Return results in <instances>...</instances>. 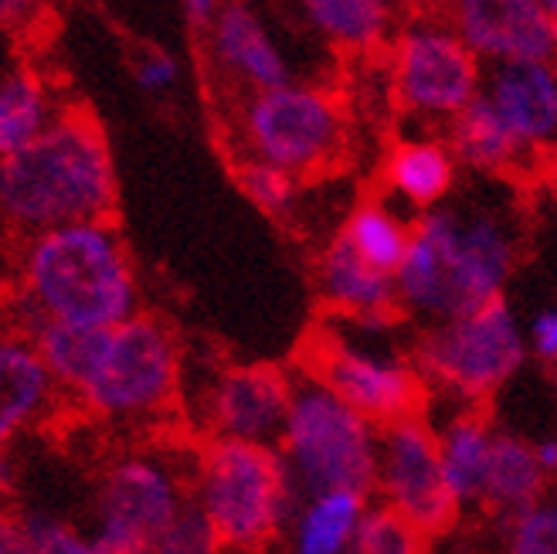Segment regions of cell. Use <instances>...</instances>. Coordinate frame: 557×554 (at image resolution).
<instances>
[{
  "instance_id": "1",
  "label": "cell",
  "mask_w": 557,
  "mask_h": 554,
  "mask_svg": "<svg viewBox=\"0 0 557 554\" xmlns=\"http://www.w3.org/2000/svg\"><path fill=\"white\" fill-rule=\"evenodd\" d=\"M32 344L54 381L106 422H150L181 392V350L160 320L136 313L116 327L41 323Z\"/></svg>"
},
{
  "instance_id": "2",
  "label": "cell",
  "mask_w": 557,
  "mask_h": 554,
  "mask_svg": "<svg viewBox=\"0 0 557 554\" xmlns=\"http://www.w3.org/2000/svg\"><path fill=\"white\" fill-rule=\"evenodd\" d=\"M113 208V150L86 109H59L41 136L0 160V221L24 235L109 221Z\"/></svg>"
},
{
  "instance_id": "3",
  "label": "cell",
  "mask_w": 557,
  "mask_h": 554,
  "mask_svg": "<svg viewBox=\"0 0 557 554\" xmlns=\"http://www.w3.org/2000/svg\"><path fill=\"white\" fill-rule=\"evenodd\" d=\"M513 259L517 242L499 214L429 208L395 272L398 307L429 323L472 313L504 296Z\"/></svg>"
},
{
  "instance_id": "4",
  "label": "cell",
  "mask_w": 557,
  "mask_h": 554,
  "mask_svg": "<svg viewBox=\"0 0 557 554\" xmlns=\"http://www.w3.org/2000/svg\"><path fill=\"white\" fill-rule=\"evenodd\" d=\"M27 323L116 327L136 317L139 286L129 253L109 221H78L32 235L21 256Z\"/></svg>"
},
{
  "instance_id": "5",
  "label": "cell",
  "mask_w": 557,
  "mask_h": 554,
  "mask_svg": "<svg viewBox=\"0 0 557 554\" xmlns=\"http://www.w3.org/2000/svg\"><path fill=\"white\" fill-rule=\"evenodd\" d=\"M299 501L275 446L211 439L190 466V507L205 517L218 547L265 551L286 534Z\"/></svg>"
},
{
  "instance_id": "6",
  "label": "cell",
  "mask_w": 557,
  "mask_h": 554,
  "mask_svg": "<svg viewBox=\"0 0 557 554\" xmlns=\"http://www.w3.org/2000/svg\"><path fill=\"white\" fill-rule=\"evenodd\" d=\"M381 429L341 402L313 374L293 378L286 422L275 453L302 496L310 493H360L374 490Z\"/></svg>"
},
{
  "instance_id": "7",
  "label": "cell",
  "mask_w": 557,
  "mask_h": 554,
  "mask_svg": "<svg viewBox=\"0 0 557 554\" xmlns=\"http://www.w3.org/2000/svg\"><path fill=\"white\" fill-rule=\"evenodd\" d=\"M523 327L499 296L472 313L432 323L418 341L411 365L438 392L459 402H483L523 368Z\"/></svg>"
},
{
  "instance_id": "8",
  "label": "cell",
  "mask_w": 557,
  "mask_h": 554,
  "mask_svg": "<svg viewBox=\"0 0 557 554\" xmlns=\"http://www.w3.org/2000/svg\"><path fill=\"white\" fill-rule=\"evenodd\" d=\"M235 136L245 160L269 163L299 181L337 160L344 147V109L326 89L286 82L242 99Z\"/></svg>"
},
{
  "instance_id": "9",
  "label": "cell",
  "mask_w": 557,
  "mask_h": 554,
  "mask_svg": "<svg viewBox=\"0 0 557 554\" xmlns=\"http://www.w3.org/2000/svg\"><path fill=\"white\" fill-rule=\"evenodd\" d=\"M190 504V477L166 453H126L99 477L92 538L113 554H150Z\"/></svg>"
},
{
  "instance_id": "10",
  "label": "cell",
  "mask_w": 557,
  "mask_h": 554,
  "mask_svg": "<svg viewBox=\"0 0 557 554\" xmlns=\"http://www.w3.org/2000/svg\"><path fill=\"white\" fill-rule=\"evenodd\" d=\"M357 334H326L313 344L310 374L377 429L418 415L425 381L381 334L392 320H350Z\"/></svg>"
},
{
  "instance_id": "11",
  "label": "cell",
  "mask_w": 557,
  "mask_h": 554,
  "mask_svg": "<svg viewBox=\"0 0 557 554\" xmlns=\"http://www.w3.org/2000/svg\"><path fill=\"white\" fill-rule=\"evenodd\" d=\"M374 490L387 510L405 517L425 538L445 534L459 517V504L442 480L435 429L422 415L381 429Z\"/></svg>"
},
{
  "instance_id": "12",
  "label": "cell",
  "mask_w": 557,
  "mask_h": 554,
  "mask_svg": "<svg viewBox=\"0 0 557 554\" xmlns=\"http://www.w3.org/2000/svg\"><path fill=\"white\" fill-rule=\"evenodd\" d=\"M480 65L456 32L414 24L395 48V86L405 109L418 116L453 120L476 96Z\"/></svg>"
},
{
  "instance_id": "13",
  "label": "cell",
  "mask_w": 557,
  "mask_h": 554,
  "mask_svg": "<svg viewBox=\"0 0 557 554\" xmlns=\"http://www.w3.org/2000/svg\"><path fill=\"white\" fill-rule=\"evenodd\" d=\"M293 378L269 365L225 368L201 392V422L211 439L275 446L286 422Z\"/></svg>"
},
{
  "instance_id": "14",
  "label": "cell",
  "mask_w": 557,
  "mask_h": 554,
  "mask_svg": "<svg viewBox=\"0 0 557 554\" xmlns=\"http://www.w3.org/2000/svg\"><path fill=\"white\" fill-rule=\"evenodd\" d=\"M456 38L493 62H547L554 21L541 0H453Z\"/></svg>"
},
{
  "instance_id": "15",
  "label": "cell",
  "mask_w": 557,
  "mask_h": 554,
  "mask_svg": "<svg viewBox=\"0 0 557 554\" xmlns=\"http://www.w3.org/2000/svg\"><path fill=\"white\" fill-rule=\"evenodd\" d=\"M208 48L218 72L245 96L293 82L286 51L275 45L265 21L242 0H225L218 8L208 24Z\"/></svg>"
},
{
  "instance_id": "16",
  "label": "cell",
  "mask_w": 557,
  "mask_h": 554,
  "mask_svg": "<svg viewBox=\"0 0 557 554\" xmlns=\"http://www.w3.org/2000/svg\"><path fill=\"white\" fill-rule=\"evenodd\" d=\"M54 405V381L32 337L0 334V456Z\"/></svg>"
},
{
  "instance_id": "17",
  "label": "cell",
  "mask_w": 557,
  "mask_h": 554,
  "mask_svg": "<svg viewBox=\"0 0 557 554\" xmlns=\"http://www.w3.org/2000/svg\"><path fill=\"white\" fill-rule=\"evenodd\" d=\"M486 99L520 144H544L557 133V75L544 62H499Z\"/></svg>"
},
{
  "instance_id": "18",
  "label": "cell",
  "mask_w": 557,
  "mask_h": 554,
  "mask_svg": "<svg viewBox=\"0 0 557 554\" xmlns=\"http://www.w3.org/2000/svg\"><path fill=\"white\" fill-rule=\"evenodd\" d=\"M320 293L347 320H392L398 310L395 275L368 266L344 238L320 259Z\"/></svg>"
},
{
  "instance_id": "19",
  "label": "cell",
  "mask_w": 557,
  "mask_h": 554,
  "mask_svg": "<svg viewBox=\"0 0 557 554\" xmlns=\"http://www.w3.org/2000/svg\"><path fill=\"white\" fill-rule=\"evenodd\" d=\"M368 510V496L360 493H310L302 496L289 528L286 544L289 554H350L357 524Z\"/></svg>"
},
{
  "instance_id": "20",
  "label": "cell",
  "mask_w": 557,
  "mask_h": 554,
  "mask_svg": "<svg viewBox=\"0 0 557 554\" xmlns=\"http://www.w3.org/2000/svg\"><path fill=\"white\" fill-rule=\"evenodd\" d=\"M438 463L442 480L449 487L459 510L476 507L483 501L486 463L493 450V429L480 411H459L438 432Z\"/></svg>"
},
{
  "instance_id": "21",
  "label": "cell",
  "mask_w": 557,
  "mask_h": 554,
  "mask_svg": "<svg viewBox=\"0 0 557 554\" xmlns=\"http://www.w3.org/2000/svg\"><path fill=\"white\" fill-rule=\"evenodd\" d=\"M544 473L534 459V446L513 432H493V450L483 480V507L499 517H513L541 501Z\"/></svg>"
},
{
  "instance_id": "22",
  "label": "cell",
  "mask_w": 557,
  "mask_h": 554,
  "mask_svg": "<svg viewBox=\"0 0 557 554\" xmlns=\"http://www.w3.org/2000/svg\"><path fill=\"white\" fill-rule=\"evenodd\" d=\"M59 116L45 78L32 69H17L0 78V160L24 150Z\"/></svg>"
},
{
  "instance_id": "23",
  "label": "cell",
  "mask_w": 557,
  "mask_h": 554,
  "mask_svg": "<svg viewBox=\"0 0 557 554\" xmlns=\"http://www.w3.org/2000/svg\"><path fill=\"white\" fill-rule=\"evenodd\" d=\"M453 147L469 168L504 171L517 160L523 144L510 133V126L499 120V113L486 96H472L466 109H459L453 116Z\"/></svg>"
},
{
  "instance_id": "24",
  "label": "cell",
  "mask_w": 557,
  "mask_h": 554,
  "mask_svg": "<svg viewBox=\"0 0 557 554\" xmlns=\"http://www.w3.org/2000/svg\"><path fill=\"white\" fill-rule=\"evenodd\" d=\"M456 163L449 150L429 144V140H411L401 144L392 160H387V184L401 201L414 208H435L453 187Z\"/></svg>"
},
{
  "instance_id": "25",
  "label": "cell",
  "mask_w": 557,
  "mask_h": 554,
  "mask_svg": "<svg viewBox=\"0 0 557 554\" xmlns=\"http://www.w3.org/2000/svg\"><path fill=\"white\" fill-rule=\"evenodd\" d=\"M299 8L323 38L341 48H371L392 24V0H299Z\"/></svg>"
},
{
  "instance_id": "26",
  "label": "cell",
  "mask_w": 557,
  "mask_h": 554,
  "mask_svg": "<svg viewBox=\"0 0 557 554\" xmlns=\"http://www.w3.org/2000/svg\"><path fill=\"white\" fill-rule=\"evenodd\" d=\"M341 238L354 248V253L364 259L368 266H374L377 272L395 275L401 259H405V248L411 238V229L405 221L387 208V205H360L341 232Z\"/></svg>"
},
{
  "instance_id": "27",
  "label": "cell",
  "mask_w": 557,
  "mask_h": 554,
  "mask_svg": "<svg viewBox=\"0 0 557 554\" xmlns=\"http://www.w3.org/2000/svg\"><path fill=\"white\" fill-rule=\"evenodd\" d=\"M350 554H425V534H418L405 517L384 504L364 510L357 524Z\"/></svg>"
},
{
  "instance_id": "28",
  "label": "cell",
  "mask_w": 557,
  "mask_h": 554,
  "mask_svg": "<svg viewBox=\"0 0 557 554\" xmlns=\"http://www.w3.org/2000/svg\"><path fill=\"white\" fill-rule=\"evenodd\" d=\"M507 554H557V501H541L504 520Z\"/></svg>"
},
{
  "instance_id": "29",
  "label": "cell",
  "mask_w": 557,
  "mask_h": 554,
  "mask_svg": "<svg viewBox=\"0 0 557 554\" xmlns=\"http://www.w3.org/2000/svg\"><path fill=\"white\" fill-rule=\"evenodd\" d=\"M238 181H242V190L252 198V205H259L272 218L289 214L293 205H296L299 181L293 174H286V171H278V168H269V163L242 160Z\"/></svg>"
},
{
  "instance_id": "30",
  "label": "cell",
  "mask_w": 557,
  "mask_h": 554,
  "mask_svg": "<svg viewBox=\"0 0 557 554\" xmlns=\"http://www.w3.org/2000/svg\"><path fill=\"white\" fill-rule=\"evenodd\" d=\"M24 524L35 538L38 554H113L109 547H102L89 531H78L54 514H41V510L27 514Z\"/></svg>"
},
{
  "instance_id": "31",
  "label": "cell",
  "mask_w": 557,
  "mask_h": 554,
  "mask_svg": "<svg viewBox=\"0 0 557 554\" xmlns=\"http://www.w3.org/2000/svg\"><path fill=\"white\" fill-rule=\"evenodd\" d=\"M214 551H218V541H214L211 528L190 504L184 507V514L171 524V528L163 531V538L150 547V554H214Z\"/></svg>"
},
{
  "instance_id": "32",
  "label": "cell",
  "mask_w": 557,
  "mask_h": 554,
  "mask_svg": "<svg viewBox=\"0 0 557 554\" xmlns=\"http://www.w3.org/2000/svg\"><path fill=\"white\" fill-rule=\"evenodd\" d=\"M133 78L144 93L163 96L181 82V65L174 54H166L160 48H147V51H139V59L133 65Z\"/></svg>"
},
{
  "instance_id": "33",
  "label": "cell",
  "mask_w": 557,
  "mask_h": 554,
  "mask_svg": "<svg viewBox=\"0 0 557 554\" xmlns=\"http://www.w3.org/2000/svg\"><path fill=\"white\" fill-rule=\"evenodd\" d=\"M527 347H531L541 361L557 365V310H544L527 327Z\"/></svg>"
},
{
  "instance_id": "34",
  "label": "cell",
  "mask_w": 557,
  "mask_h": 554,
  "mask_svg": "<svg viewBox=\"0 0 557 554\" xmlns=\"http://www.w3.org/2000/svg\"><path fill=\"white\" fill-rule=\"evenodd\" d=\"M0 554H38L35 538L27 531L24 517L0 510Z\"/></svg>"
},
{
  "instance_id": "35",
  "label": "cell",
  "mask_w": 557,
  "mask_h": 554,
  "mask_svg": "<svg viewBox=\"0 0 557 554\" xmlns=\"http://www.w3.org/2000/svg\"><path fill=\"white\" fill-rule=\"evenodd\" d=\"M45 8H48V0H0V27H8V32L32 27Z\"/></svg>"
},
{
  "instance_id": "36",
  "label": "cell",
  "mask_w": 557,
  "mask_h": 554,
  "mask_svg": "<svg viewBox=\"0 0 557 554\" xmlns=\"http://www.w3.org/2000/svg\"><path fill=\"white\" fill-rule=\"evenodd\" d=\"M221 4H225V0H181V8H184L187 21H190V24H198V27H208Z\"/></svg>"
},
{
  "instance_id": "37",
  "label": "cell",
  "mask_w": 557,
  "mask_h": 554,
  "mask_svg": "<svg viewBox=\"0 0 557 554\" xmlns=\"http://www.w3.org/2000/svg\"><path fill=\"white\" fill-rule=\"evenodd\" d=\"M531 446H534V459H537V466H541V473H544V477L557 473V435L537 439V442H531Z\"/></svg>"
},
{
  "instance_id": "38",
  "label": "cell",
  "mask_w": 557,
  "mask_h": 554,
  "mask_svg": "<svg viewBox=\"0 0 557 554\" xmlns=\"http://www.w3.org/2000/svg\"><path fill=\"white\" fill-rule=\"evenodd\" d=\"M11 480H14V473H11V463L0 456V496H4L8 490H11Z\"/></svg>"
},
{
  "instance_id": "39",
  "label": "cell",
  "mask_w": 557,
  "mask_h": 554,
  "mask_svg": "<svg viewBox=\"0 0 557 554\" xmlns=\"http://www.w3.org/2000/svg\"><path fill=\"white\" fill-rule=\"evenodd\" d=\"M541 8H544V11H550V14H554V21H557V0H541Z\"/></svg>"
},
{
  "instance_id": "40",
  "label": "cell",
  "mask_w": 557,
  "mask_h": 554,
  "mask_svg": "<svg viewBox=\"0 0 557 554\" xmlns=\"http://www.w3.org/2000/svg\"><path fill=\"white\" fill-rule=\"evenodd\" d=\"M449 554H476V551H472V547H453Z\"/></svg>"
},
{
  "instance_id": "41",
  "label": "cell",
  "mask_w": 557,
  "mask_h": 554,
  "mask_svg": "<svg viewBox=\"0 0 557 554\" xmlns=\"http://www.w3.org/2000/svg\"><path fill=\"white\" fill-rule=\"evenodd\" d=\"M554 45H557V21H554Z\"/></svg>"
}]
</instances>
